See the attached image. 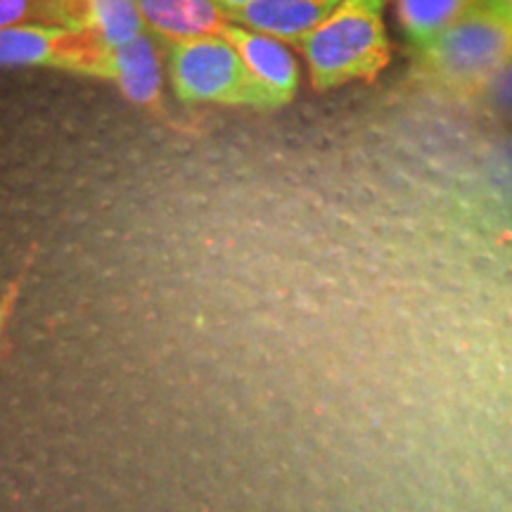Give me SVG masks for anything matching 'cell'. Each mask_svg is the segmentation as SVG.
I'll use <instances>...</instances> for the list:
<instances>
[{"mask_svg": "<svg viewBox=\"0 0 512 512\" xmlns=\"http://www.w3.org/2000/svg\"><path fill=\"white\" fill-rule=\"evenodd\" d=\"M387 0H342L337 10L299 43L311 86L325 93L351 81H375L392 62Z\"/></svg>", "mask_w": 512, "mask_h": 512, "instance_id": "6da1fadb", "label": "cell"}, {"mask_svg": "<svg viewBox=\"0 0 512 512\" xmlns=\"http://www.w3.org/2000/svg\"><path fill=\"white\" fill-rule=\"evenodd\" d=\"M510 57L512 27L475 0L434 41L413 50V69L439 91L470 100Z\"/></svg>", "mask_w": 512, "mask_h": 512, "instance_id": "7a4b0ae2", "label": "cell"}, {"mask_svg": "<svg viewBox=\"0 0 512 512\" xmlns=\"http://www.w3.org/2000/svg\"><path fill=\"white\" fill-rule=\"evenodd\" d=\"M169 76L176 98L188 105H226L268 110L245 62L223 36L169 46Z\"/></svg>", "mask_w": 512, "mask_h": 512, "instance_id": "3957f363", "label": "cell"}, {"mask_svg": "<svg viewBox=\"0 0 512 512\" xmlns=\"http://www.w3.org/2000/svg\"><path fill=\"white\" fill-rule=\"evenodd\" d=\"M107 46L88 31L48 24L0 29V67H43L98 79Z\"/></svg>", "mask_w": 512, "mask_h": 512, "instance_id": "277c9868", "label": "cell"}, {"mask_svg": "<svg viewBox=\"0 0 512 512\" xmlns=\"http://www.w3.org/2000/svg\"><path fill=\"white\" fill-rule=\"evenodd\" d=\"M221 36L238 50L247 72L264 93L268 110L290 105L299 88V62L290 46L256 31L242 29L238 24H228Z\"/></svg>", "mask_w": 512, "mask_h": 512, "instance_id": "5b68a950", "label": "cell"}, {"mask_svg": "<svg viewBox=\"0 0 512 512\" xmlns=\"http://www.w3.org/2000/svg\"><path fill=\"white\" fill-rule=\"evenodd\" d=\"M162 43L152 34H140L119 48H107L98 79L110 81L131 105L162 107Z\"/></svg>", "mask_w": 512, "mask_h": 512, "instance_id": "8992f818", "label": "cell"}, {"mask_svg": "<svg viewBox=\"0 0 512 512\" xmlns=\"http://www.w3.org/2000/svg\"><path fill=\"white\" fill-rule=\"evenodd\" d=\"M342 0H252L230 12V24L256 31L285 46H299L328 19Z\"/></svg>", "mask_w": 512, "mask_h": 512, "instance_id": "52a82bcc", "label": "cell"}, {"mask_svg": "<svg viewBox=\"0 0 512 512\" xmlns=\"http://www.w3.org/2000/svg\"><path fill=\"white\" fill-rule=\"evenodd\" d=\"M138 5L145 31L166 48L221 36L230 24L228 12L214 0H138Z\"/></svg>", "mask_w": 512, "mask_h": 512, "instance_id": "ba28073f", "label": "cell"}, {"mask_svg": "<svg viewBox=\"0 0 512 512\" xmlns=\"http://www.w3.org/2000/svg\"><path fill=\"white\" fill-rule=\"evenodd\" d=\"M53 27L88 31L107 48L145 34L138 0H53Z\"/></svg>", "mask_w": 512, "mask_h": 512, "instance_id": "9c48e42d", "label": "cell"}, {"mask_svg": "<svg viewBox=\"0 0 512 512\" xmlns=\"http://www.w3.org/2000/svg\"><path fill=\"white\" fill-rule=\"evenodd\" d=\"M408 48L420 50L475 5V0H392Z\"/></svg>", "mask_w": 512, "mask_h": 512, "instance_id": "30bf717a", "label": "cell"}, {"mask_svg": "<svg viewBox=\"0 0 512 512\" xmlns=\"http://www.w3.org/2000/svg\"><path fill=\"white\" fill-rule=\"evenodd\" d=\"M491 117L512 124V57L484 83L475 98Z\"/></svg>", "mask_w": 512, "mask_h": 512, "instance_id": "8fae6325", "label": "cell"}, {"mask_svg": "<svg viewBox=\"0 0 512 512\" xmlns=\"http://www.w3.org/2000/svg\"><path fill=\"white\" fill-rule=\"evenodd\" d=\"M19 24L53 27V0H0V29Z\"/></svg>", "mask_w": 512, "mask_h": 512, "instance_id": "7c38bea8", "label": "cell"}, {"mask_svg": "<svg viewBox=\"0 0 512 512\" xmlns=\"http://www.w3.org/2000/svg\"><path fill=\"white\" fill-rule=\"evenodd\" d=\"M19 287H22V280H15V283L8 285V290L0 294V335L8 328L12 313H15L17 299H19Z\"/></svg>", "mask_w": 512, "mask_h": 512, "instance_id": "4fadbf2b", "label": "cell"}, {"mask_svg": "<svg viewBox=\"0 0 512 512\" xmlns=\"http://www.w3.org/2000/svg\"><path fill=\"white\" fill-rule=\"evenodd\" d=\"M477 3L512 27V0H477Z\"/></svg>", "mask_w": 512, "mask_h": 512, "instance_id": "5bb4252c", "label": "cell"}, {"mask_svg": "<svg viewBox=\"0 0 512 512\" xmlns=\"http://www.w3.org/2000/svg\"><path fill=\"white\" fill-rule=\"evenodd\" d=\"M214 3H219L221 8L226 10L228 15H230V12H235V10L245 8V5H247V3H252V0H214Z\"/></svg>", "mask_w": 512, "mask_h": 512, "instance_id": "9a60e30c", "label": "cell"}]
</instances>
